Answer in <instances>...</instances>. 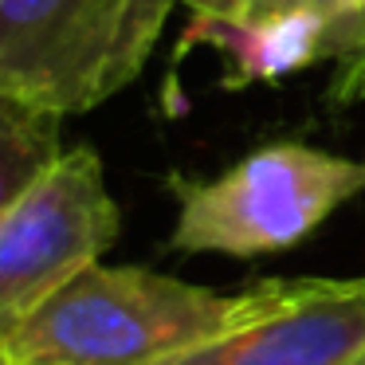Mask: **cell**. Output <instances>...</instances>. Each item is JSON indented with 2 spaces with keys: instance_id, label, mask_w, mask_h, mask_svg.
Returning <instances> with one entry per match:
<instances>
[{
  "instance_id": "1",
  "label": "cell",
  "mask_w": 365,
  "mask_h": 365,
  "mask_svg": "<svg viewBox=\"0 0 365 365\" xmlns=\"http://www.w3.org/2000/svg\"><path fill=\"white\" fill-rule=\"evenodd\" d=\"M307 279L208 291L150 267L95 263L4 334V365H177L212 341L283 314Z\"/></svg>"
},
{
  "instance_id": "2",
  "label": "cell",
  "mask_w": 365,
  "mask_h": 365,
  "mask_svg": "<svg viewBox=\"0 0 365 365\" xmlns=\"http://www.w3.org/2000/svg\"><path fill=\"white\" fill-rule=\"evenodd\" d=\"M169 192L177 200L173 252L259 259L299 247L341 205L365 197V158L267 142L216 177L173 173Z\"/></svg>"
},
{
  "instance_id": "3",
  "label": "cell",
  "mask_w": 365,
  "mask_h": 365,
  "mask_svg": "<svg viewBox=\"0 0 365 365\" xmlns=\"http://www.w3.org/2000/svg\"><path fill=\"white\" fill-rule=\"evenodd\" d=\"M181 0H0V95L56 118L138 83Z\"/></svg>"
},
{
  "instance_id": "4",
  "label": "cell",
  "mask_w": 365,
  "mask_h": 365,
  "mask_svg": "<svg viewBox=\"0 0 365 365\" xmlns=\"http://www.w3.org/2000/svg\"><path fill=\"white\" fill-rule=\"evenodd\" d=\"M122 212L95 145L63 150L0 208V341L75 275L103 263Z\"/></svg>"
},
{
  "instance_id": "5",
  "label": "cell",
  "mask_w": 365,
  "mask_h": 365,
  "mask_svg": "<svg viewBox=\"0 0 365 365\" xmlns=\"http://www.w3.org/2000/svg\"><path fill=\"white\" fill-rule=\"evenodd\" d=\"M177 365H365V275L318 279L294 307Z\"/></svg>"
},
{
  "instance_id": "6",
  "label": "cell",
  "mask_w": 365,
  "mask_h": 365,
  "mask_svg": "<svg viewBox=\"0 0 365 365\" xmlns=\"http://www.w3.org/2000/svg\"><path fill=\"white\" fill-rule=\"evenodd\" d=\"M197 48H212L224 59V91H244L255 83H279L287 75H299L322 59L334 63L346 51V36L338 20L314 9L259 12V16L192 12L173 63H181Z\"/></svg>"
},
{
  "instance_id": "7",
  "label": "cell",
  "mask_w": 365,
  "mask_h": 365,
  "mask_svg": "<svg viewBox=\"0 0 365 365\" xmlns=\"http://www.w3.org/2000/svg\"><path fill=\"white\" fill-rule=\"evenodd\" d=\"M56 114L0 95V208L12 205L63 153Z\"/></svg>"
},
{
  "instance_id": "8",
  "label": "cell",
  "mask_w": 365,
  "mask_h": 365,
  "mask_svg": "<svg viewBox=\"0 0 365 365\" xmlns=\"http://www.w3.org/2000/svg\"><path fill=\"white\" fill-rule=\"evenodd\" d=\"M192 12H216V16H259V12H287V9H314L338 20L346 36V51L365 43V0H189ZM338 56V59H341ZM334 59V63H338Z\"/></svg>"
},
{
  "instance_id": "9",
  "label": "cell",
  "mask_w": 365,
  "mask_h": 365,
  "mask_svg": "<svg viewBox=\"0 0 365 365\" xmlns=\"http://www.w3.org/2000/svg\"><path fill=\"white\" fill-rule=\"evenodd\" d=\"M326 98H330V106H338V110H349V106L365 103V43L334 63Z\"/></svg>"
},
{
  "instance_id": "10",
  "label": "cell",
  "mask_w": 365,
  "mask_h": 365,
  "mask_svg": "<svg viewBox=\"0 0 365 365\" xmlns=\"http://www.w3.org/2000/svg\"><path fill=\"white\" fill-rule=\"evenodd\" d=\"M0 365H4V349H0Z\"/></svg>"
},
{
  "instance_id": "11",
  "label": "cell",
  "mask_w": 365,
  "mask_h": 365,
  "mask_svg": "<svg viewBox=\"0 0 365 365\" xmlns=\"http://www.w3.org/2000/svg\"><path fill=\"white\" fill-rule=\"evenodd\" d=\"M181 4H189V0H181Z\"/></svg>"
}]
</instances>
